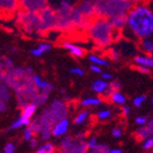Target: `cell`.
I'll list each match as a JSON object with an SVG mask.
<instances>
[{
	"instance_id": "obj_9",
	"label": "cell",
	"mask_w": 153,
	"mask_h": 153,
	"mask_svg": "<svg viewBox=\"0 0 153 153\" xmlns=\"http://www.w3.org/2000/svg\"><path fill=\"white\" fill-rule=\"evenodd\" d=\"M49 5L48 0H19V10L32 12H41Z\"/></svg>"
},
{
	"instance_id": "obj_36",
	"label": "cell",
	"mask_w": 153,
	"mask_h": 153,
	"mask_svg": "<svg viewBox=\"0 0 153 153\" xmlns=\"http://www.w3.org/2000/svg\"><path fill=\"white\" fill-rule=\"evenodd\" d=\"M143 149H145L147 151L153 150V136L149 137L148 139L143 141Z\"/></svg>"
},
{
	"instance_id": "obj_40",
	"label": "cell",
	"mask_w": 153,
	"mask_h": 153,
	"mask_svg": "<svg viewBox=\"0 0 153 153\" xmlns=\"http://www.w3.org/2000/svg\"><path fill=\"white\" fill-rule=\"evenodd\" d=\"M89 69H91V72H94V74H102V72H103L102 67L98 66V65L91 64V67H89Z\"/></svg>"
},
{
	"instance_id": "obj_17",
	"label": "cell",
	"mask_w": 153,
	"mask_h": 153,
	"mask_svg": "<svg viewBox=\"0 0 153 153\" xmlns=\"http://www.w3.org/2000/svg\"><path fill=\"white\" fill-rule=\"evenodd\" d=\"M103 102V99L100 97H87V98H84L81 100L80 104L83 106V108H96V106H99Z\"/></svg>"
},
{
	"instance_id": "obj_30",
	"label": "cell",
	"mask_w": 153,
	"mask_h": 153,
	"mask_svg": "<svg viewBox=\"0 0 153 153\" xmlns=\"http://www.w3.org/2000/svg\"><path fill=\"white\" fill-rule=\"evenodd\" d=\"M111 135H112L113 138L118 139L123 135V129L121 127H114L111 130Z\"/></svg>"
},
{
	"instance_id": "obj_50",
	"label": "cell",
	"mask_w": 153,
	"mask_h": 153,
	"mask_svg": "<svg viewBox=\"0 0 153 153\" xmlns=\"http://www.w3.org/2000/svg\"><path fill=\"white\" fill-rule=\"evenodd\" d=\"M148 124H149V126H150V127H151V128H152V129H153V118H152V119H149V121H148Z\"/></svg>"
},
{
	"instance_id": "obj_51",
	"label": "cell",
	"mask_w": 153,
	"mask_h": 153,
	"mask_svg": "<svg viewBox=\"0 0 153 153\" xmlns=\"http://www.w3.org/2000/svg\"><path fill=\"white\" fill-rule=\"evenodd\" d=\"M151 1H152V0H141V2L148 3V4H149V3H150V2H151Z\"/></svg>"
},
{
	"instance_id": "obj_25",
	"label": "cell",
	"mask_w": 153,
	"mask_h": 153,
	"mask_svg": "<svg viewBox=\"0 0 153 153\" xmlns=\"http://www.w3.org/2000/svg\"><path fill=\"white\" fill-rule=\"evenodd\" d=\"M36 110V105L35 104H28L27 106H25L24 108H22V116H24V117H27V118H30L33 116L34 112H35Z\"/></svg>"
},
{
	"instance_id": "obj_45",
	"label": "cell",
	"mask_w": 153,
	"mask_h": 153,
	"mask_svg": "<svg viewBox=\"0 0 153 153\" xmlns=\"http://www.w3.org/2000/svg\"><path fill=\"white\" fill-rule=\"evenodd\" d=\"M4 64H3V66H4V68H7V69H12V67H13V62L10 59H7L5 57L4 60Z\"/></svg>"
},
{
	"instance_id": "obj_1",
	"label": "cell",
	"mask_w": 153,
	"mask_h": 153,
	"mask_svg": "<svg viewBox=\"0 0 153 153\" xmlns=\"http://www.w3.org/2000/svg\"><path fill=\"white\" fill-rule=\"evenodd\" d=\"M121 35L132 42L153 37V9L150 4L139 2L127 15V27Z\"/></svg>"
},
{
	"instance_id": "obj_10",
	"label": "cell",
	"mask_w": 153,
	"mask_h": 153,
	"mask_svg": "<svg viewBox=\"0 0 153 153\" xmlns=\"http://www.w3.org/2000/svg\"><path fill=\"white\" fill-rule=\"evenodd\" d=\"M133 64L135 66H143L148 67L153 70V55L147 54V53H139L133 56Z\"/></svg>"
},
{
	"instance_id": "obj_15",
	"label": "cell",
	"mask_w": 153,
	"mask_h": 153,
	"mask_svg": "<svg viewBox=\"0 0 153 153\" xmlns=\"http://www.w3.org/2000/svg\"><path fill=\"white\" fill-rule=\"evenodd\" d=\"M87 151H88V149L86 146V141H84V139L81 138H76V141L71 148L63 153H87Z\"/></svg>"
},
{
	"instance_id": "obj_23",
	"label": "cell",
	"mask_w": 153,
	"mask_h": 153,
	"mask_svg": "<svg viewBox=\"0 0 153 153\" xmlns=\"http://www.w3.org/2000/svg\"><path fill=\"white\" fill-rule=\"evenodd\" d=\"M89 116H91V113L87 110H83L81 112H79L76 114V116L74 119V124H82L88 119Z\"/></svg>"
},
{
	"instance_id": "obj_29",
	"label": "cell",
	"mask_w": 153,
	"mask_h": 153,
	"mask_svg": "<svg viewBox=\"0 0 153 153\" xmlns=\"http://www.w3.org/2000/svg\"><path fill=\"white\" fill-rule=\"evenodd\" d=\"M146 100H147V96H145V95L136 96V97L133 99V101H132V102H133V106H135V108H140Z\"/></svg>"
},
{
	"instance_id": "obj_34",
	"label": "cell",
	"mask_w": 153,
	"mask_h": 153,
	"mask_svg": "<svg viewBox=\"0 0 153 153\" xmlns=\"http://www.w3.org/2000/svg\"><path fill=\"white\" fill-rule=\"evenodd\" d=\"M9 97H10V95H9V91H7V87L4 84H1V85H0V99L7 100Z\"/></svg>"
},
{
	"instance_id": "obj_2",
	"label": "cell",
	"mask_w": 153,
	"mask_h": 153,
	"mask_svg": "<svg viewBox=\"0 0 153 153\" xmlns=\"http://www.w3.org/2000/svg\"><path fill=\"white\" fill-rule=\"evenodd\" d=\"M85 32L94 45L99 48H110L121 36L120 32L113 28L110 19L103 17L94 18Z\"/></svg>"
},
{
	"instance_id": "obj_42",
	"label": "cell",
	"mask_w": 153,
	"mask_h": 153,
	"mask_svg": "<svg viewBox=\"0 0 153 153\" xmlns=\"http://www.w3.org/2000/svg\"><path fill=\"white\" fill-rule=\"evenodd\" d=\"M38 48L41 49L42 51H43L44 53L47 52V51H49L51 49V45L50 44H47V43H42L39 44V46H38Z\"/></svg>"
},
{
	"instance_id": "obj_43",
	"label": "cell",
	"mask_w": 153,
	"mask_h": 153,
	"mask_svg": "<svg viewBox=\"0 0 153 153\" xmlns=\"http://www.w3.org/2000/svg\"><path fill=\"white\" fill-rule=\"evenodd\" d=\"M14 151H15L14 145L11 143H7V146L4 147V153H14Z\"/></svg>"
},
{
	"instance_id": "obj_11",
	"label": "cell",
	"mask_w": 153,
	"mask_h": 153,
	"mask_svg": "<svg viewBox=\"0 0 153 153\" xmlns=\"http://www.w3.org/2000/svg\"><path fill=\"white\" fill-rule=\"evenodd\" d=\"M62 46L66 49L72 56L74 57H78V59H81V57H84L85 55V50H84L83 48L80 47V46L76 45V44H72L69 43V42H63Z\"/></svg>"
},
{
	"instance_id": "obj_28",
	"label": "cell",
	"mask_w": 153,
	"mask_h": 153,
	"mask_svg": "<svg viewBox=\"0 0 153 153\" xmlns=\"http://www.w3.org/2000/svg\"><path fill=\"white\" fill-rule=\"evenodd\" d=\"M55 150L54 146L51 143H47L37 149L36 153H53Z\"/></svg>"
},
{
	"instance_id": "obj_56",
	"label": "cell",
	"mask_w": 153,
	"mask_h": 153,
	"mask_svg": "<svg viewBox=\"0 0 153 153\" xmlns=\"http://www.w3.org/2000/svg\"><path fill=\"white\" fill-rule=\"evenodd\" d=\"M53 153H55V152H53Z\"/></svg>"
},
{
	"instance_id": "obj_37",
	"label": "cell",
	"mask_w": 153,
	"mask_h": 153,
	"mask_svg": "<svg viewBox=\"0 0 153 153\" xmlns=\"http://www.w3.org/2000/svg\"><path fill=\"white\" fill-rule=\"evenodd\" d=\"M34 135H35V133H34V131L32 130L31 127L27 128V129L25 130L24 137H25V139H27V140H31V139L34 137Z\"/></svg>"
},
{
	"instance_id": "obj_3",
	"label": "cell",
	"mask_w": 153,
	"mask_h": 153,
	"mask_svg": "<svg viewBox=\"0 0 153 153\" xmlns=\"http://www.w3.org/2000/svg\"><path fill=\"white\" fill-rule=\"evenodd\" d=\"M135 4L133 0H96L97 17L111 19L116 16H127Z\"/></svg>"
},
{
	"instance_id": "obj_27",
	"label": "cell",
	"mask_w": 153,
	"mask_h": 153,
	"mask_svg": "<svg viewBox=\"0 0 153 153\" xmlns=\"http://www.w3.org/2000/svg\"><path fill=\"white\" fill-rule=\"evenodd\" d=\"M28 124H30V119L22 116V117L19 118V119H17L16 121L12 124V127H11L10 130H14V129H17V128L22 127V126H28Z\"/></svg>"
},
{
	"instance_id": "obj_46",
	"label": "cell",
	"mask_w": 153,
	"mask_h": 153,
	"mask_svg": "<svg viewBox=\"0 0 153 153\" xmlns=\"http://www.w3.org/2000/svg\"><path fill=\"white\" fill-rule=\"evenodd\" d=\"M53 89H54V85L48 83V85L46 86L44 89H42V91H43V93H46V94H50V91H52Z\"/></svg>"
},
{
	"instance_id": "obj_31",
	"label": "cell",
	"mask_w": 153,
	"mask_h": 153,
	"mask_svg": "<svg viewBox=\"0 0 153 153\" xmlns=\"http://www.w3.org/2000/svg\"><path fill=\"white\" fill-rule=\"evenodd\" d=\"M32 79H33V82L35 84L36 87H39V88L44 89L46 86L48 85V83L46 81H44L43 79H41L38 76H32Z\"/></svg>"
},
{
	"instance_id": "obj_47",
	"label": "cell",
	"mask_w": 153,
	"mask_h": 153,
	"mask_svg": "<svg viewBox=\"0 0 153 153\" xmlns=\"http://www.w3.org/2000/svg\"><path fill=\"white\" fill-rule=\"evenodd\" d=\"M31 53L33 55H35V56H41L44 52L39 49V48H37V49H33V50H31Z\"/></svg>"
},
{
	"instance_id": "obj_33",
	"label": "cell",
	"mask_w": 153,
	"mask_h": 153,
	"mask_svg": "<svg viewBox=\"0 0 153 153\" xmlns=\"http://www.w3.org/2000/svg\"><path fill=\"white\" fill-rule=\"evenodd\" d=\"M122 87V84L119 80H112L110 82V89L114 93V91H120Z\"/></svg>"
},
{
	"instance_id": "obj_22",
	"label": "cell",
	"mask_w": 153,
	"mask_h": 153,
	"mask_svg": "<svg viewBox=\"0 0 153 153\" xmlns=\"http://www.w3.org/2000/svg\"><path fill=\"white\" fill-rule=\"evenodd\" d=\"M108 55L111 60L114 61V62H120V61L122 60V57H123L117 46H115V47H110Z\"/></svg>"
},
{
	"instance_id": "obj_54",
	"label": "cell",
	"mask_w": 153,
	"mask_h": 153,
	"mask_svg": "<svg viewBox=\"0 0 153 153\" xmlns=\"http://www.w3.org/2000/svg\"><path fill=\"white\" fill-rule=\"evenodd\" d=\"M151 103L153 104V96H152V98H151Z\"/></svg>"
},
{
	"instance_id": "obj_44",
	"label": "cell",
	"mask_w": 153,
	"mask_h": 153,
	"mask_svg": "<svg viewBox=\"0 0 153 153\" xmlns=\"http://www.w3.org/2000/svg\"><path fill=\"white\" fill-rule=\"evenodd\" d=\"M101 76H102V79L106 80V81H112L113 78H114V76H113V74H111V72H104V71L102 72Z\"/></svg>"
},
{
	"instance_id": "obj_6",
	"label": "cell",
	"mask_w": 153,
	"mask_h": 153,
	"mask_svg": "<svg viewBox=\"0 0 153 153\" xmlns=\"http://www.w3.org/2000/svg\"><path fill=\"white\" fill-rule=\"evenodd\" d=\"M45 113L48 115V117L50 118L51 121L53 123H56L60 120L67 118V114H68V108L65 102L62 100H54L51 103L50 108L45 111Z\"/></svg>"
},
{
	"instance_id": "obj_35",
	"label": "cell",
	"mask_w": 153,
	"mask_h": 153,
	"mask_svg": "<svg viewBox=\"0 0 153 153\" xmlns=\"http://www.w3.org/2000/svg\"><path fill=\"white\" fill-rule=\"evenodd\" d=\"M99 143V141H98V138L96 136H91L88 138V140L86 141V146H87V149H93V148H95L97 145Z\"/></svg>"
},
{
	"instance_id": "obj_4",
	"label": "cell",
	"mask_w": 153,
	"mask_h": 153,
	"mask_svg": "<svg viewBox=\"0 0 153 153\" xmlns=\"http://www.w3.org/2000/svg\"><path fill=\"white\" fill-rule=\"evenodd\" d=\"M18 27L25 34H43L42 19L39 12H32L26 10H18L17 12Z\"/></svg>"
},
{
	"instance_id": "obj_14",
	"label": "cell",
	"mask_w": 153,
	"mask_h": 153,
	"mask_svg": "<svg viewBox=\"0 0 153 153\" xmlns=\"http://www.w3.org/2000/svg\"><path fill=\"white\" fill-rule=\"evenodd\" d=\"M68 127H69V120L67 119V118L60 120V121L54 124V127H53V129H52V135L53 136H57V137L62 136V135L67 133Z\"/></svg>"
},
{
	"instance_id": "obj_19",
	"label": "cell",
	"mask_w": 153,
	"mask_h": 153,
	"mask_svg": "<svg viewBox=\"0 0 153 153\" xmlns=\"http://www.w3.org/2000/svg\"><path fill=\"white\" fill-rule=\"evenodd\" d=\"M88 60L91 62V64L94 65H98L100 67H108L110 66V62H108L106 59L100 56V55L97 54H91L88 56Z\"/></svg>"
},
{
	"instance_id": "obj_32",
	"label": "cell",
	"mask_w": 153,
	"mask_h": 153,
	"mask_svg": "<svg viewBox=\"0 0 153 153\" xmlns=\"http://www.w3.org/2000/svg\"><path fill=\"white\" fill-rule=\"evenodd\" d=\"M148 121H149V118L147 117V116H143V115L137 116V117H135V119H134L135 124H137L138 127H143V126H146V124L148 123Z\"/></svg>"
},
{
	"instance_id": "obj_5",
	"label": "cell",
	"mask_w": 153,
	"mask_h": 153,
	"mask_svg": "<svg viewBox=\"0 0 153 153\" xmlns=\"http://www.w3.org/2000/svg\"><path fill=\"white\" fill-rule=\"evenodd\" d=\"M42 19V28H43V34H48L49 32L56 30L57 28V15L51 5L47 7L46 9L42 10L39 12Z\"/></svg>"
},
{
	"instance_id": "obj_21",
	"label": "cell",
	"mask_w": 153,
	"mask_h": 153,
	"mask_svg": "<svg viewBox=\"0 0 153 153\" xmlns=\"http://www.w3.org/2000/svg\"><path fill=\"white\" fill-rule=\"evenodd\" d=\"M113 115V111L111 108H101L98 112L96 113V118L99 120V121H105V120L110 119Z\"/></svg>"
},
{
	"instance_id": "obj_20",
	"label": "cell",
	"mask_w": 153,
	"mask_h": 153,
	"mask_svg": "<svg viewBox=\"0 0 153 153\" xmlns=\"http://www.w3.org/2000/svg\"><path fill=\"white\" fill-rule=\"evenodd\" d=\"M76 141V138L72 136H66L61 140L60 143V150H61V153L63 152H66L68 151L70 148L72 147V145Z\"/></svg>"
},
{
	"instance_id": "obj_39",
	"label": "cell",
	"mask_w": 153,
	"mask_h": 153,
	"mask_svg": "<svg viewBox=\"0 0 153 153\" xmlns=\"http://www.w3.org/2000/svg\"><path fill=\"white\" fill-rule=\"evenodd\" d=\"M70 74H74L76 76H84V70L82 68H79V67H74L70 69Z\"/></svg>"
},
{
	"instance_id": "obj_8",
	"label": "cell",
	"mask_w": 153,
	"mask_h": 153,
	"mask_svg": "<svg viewBox=\"0 0 153 153\" xmlns=\"http://www.w3.org/2000/svg\"><path fill=\"white\" fill-rule=\"evenodd\" d=\"M76 7L85 18L93 20L97 17V7H96V0H79Z\"/></svg>"
},
{
	"instance_id": "obj_24",
	"label": "cell",
	"mask_w": 153,
	"mask_h": 153,
	"mask_svg": "<svg viewBox=\"0 0 153 153\" xmlns=\"http://www.w3.org/2000/svg\"><path fill=\"white\" fill-rule=\"evenodd\" d=\"M110 147L105 143H99L95 148L89 149L87 151V153H110Z\"/></svg>"
},
{
	"instance_id": "obj_52",
	"label": "cell",
	"mask_w": 153,
	"mask_h": 153,
	"mask_svg": "<svg viewBox=\"0 0 153 153\" xmlns=\"http://www.w3.org/2000/svg\"><path fill=\"white\" fill-rule=\"evenodd\" d=\"M61 93H62V94H65V93H66V89H65V88H62V89H61Z\"/></svg>"
},
{
	"instance_id": "obj_18",
	"label": "cell",
	"mask_w": 153,
	"mask_h": 153,
	"mask_svg": "<svg viewBox=\"0 0 153 153\" xmlns=\"http://www.w3.org/2000/svg\"><path fill=\"white\" fill-rule=\"evenodd\" d=\"M108 100H111V102L114 103V104L116 105H124L127 104V97H126V95L124 94H122L120 91H114V93L112 94V96L110 97V99Z\"/></svg>"
},
{
	"instance_id": "obj_13",
	"label": "cell",
	"mask_w": 153,
	"mask_h": 153,
	"mask_svg": "<svg viewBox=\"0 0 153 153\" xmlns=\"http://www.w3.org/2000/svg\"><path fill=\"white\" fill-rule=\"evenodd\" d=\"M153 136V129L149 126L148 123L143 127H139L135 132V137L138 141H145L146 139H148L149 137Z\"/></svg>"
},
{
	"instance_id": "obj_16",
	"label": "cell",
	"mask_w": 153,
	"mask_h": 153,
	"mask_svg": "<svg viewBox=\"0 0 153 153\" xmlns=\"http://www.w3.org/2000/svg\"><path fill=\"white\" fill-rule=\"evenodd\" d=\"M111 24H112L113 28L116 31L122 33L126 27H127V16H116L110 19Z\"/></svg>"
},
{
	"instance_id": "obj_7",
	"label": "cell",
	"mask_w": 153,
	"mask_h": 153,
	"mask_svg": "<svg viewBox=\"0 0 153 153\" xmlns=\"http://www.w3.org/2000/svg\"><path fill=\"white\" fill-rule=\"evenodd\" d=\"M18 10L19 0H0V18H12Z\"/></svg>"
},
{
	"instance_id": "obj_26",
	"label": "cell",
	"mask_w": 153,
	"mask_h": 153,
	"mask_svg": "<svg viewBox=\"0 0 153 153\" xmlns=\"http://www.w3.org/2000/svg\"><path fill=\"white\" fill-rule=\"evenodd\" d=\"M48 96H49V94H46V93H43V91H42V94H38L35 98L32 100V103L35 105L44 104V103L48 100Z\"/></svg>"
},
{
	"instance_id": "obj_38",
	"label": "cell",
	"mask_w": 153,
	"mask_h": 153,
	"mask_svg": "<svg viewBox=\"0 0 153 153\" xmlns=\"http://www.w3.org/2000/svg\"><path fill=\"white\" fill-rule=\"evenodd\" d=\"M121 114H122V116L123 117H129L130 115H131V113H132V108H131V106H130L129 104H124V105H122L121 106Z\"/></svg>"
},
{
	"instance_id": "obj_53",
	"label": "cell",
	"mask_w": 153,
	"mask_h": 153,
	"mask_svg": "<svg viewBox=\"0 0 153 153\" xmlns=\"http://www.w3.org/2000/svg\"><path fill=\"white\" fill-rule=\"evenodd\" d=\"M149 4H150V7H152V9H153V0H152V1H151L150 3H149Z\"/></svg>"
},
{
	"instance_id": "obj_41",
	"label": "cell",
	"mask_w": 153,
	"mask_h": 153,
	"mask_svg": "<svg viewBox=\"0 0 153 153\" xmlns=\"http://www.w3.org/2000/svg\"><path fill=\"white\" fill-rule=\"evenodd\" d=\"M134 68L137 70V71H139L140 74H149L151 72V69L150 68H148V67H143V66H135L134 65Z\"/></svg>"
},
{
	"instance_id": "obj_49",
	"label": "cell",
	"mask_w": 153,
	"mask_h": 153,
	"mask_svg": "<svg viewBox=\"0 0 153 153\" xmlns=\"http://www.w3.org/2000/svg\"><path fill=\"white\" fill-rule=\"evenodd\" d=\"M37 143H38L37 139L34 138V137H33V138L31 139V147H32V148H35V147L37 146Z\"/></svg>"
},
{
	"instance_id": "obj_55",
	"label": "cell",
	"mask_w": 153,
	"mask_h": 153,
	"mask_svg": "<svg viewBox=\"0 0 153 153\" xmlns=\"http://www.w3.org/2000/svg\"><path fill=\"white\" fill-rule=\"evenodd\" d=\"M151 55H153V46H152V51H151Z\"/></svg>"
},
{
	"instance_id": "obj_48",
	"label": "cell",
	"mask_w": 153,
	"mask_h": 153,
	"mask_svg": "<svg viewBox=\"0 0 153 153\" xmlns=\"http://www.w3.org/2000/svg\"><path fill=\"white\" fill-rule=\"evenodd\" d=\"M110 153H123V150L121 148H111Z\"/></svg>"
},
{
	"instance_id": "obj_12",
	"label": "cell",
	"mask_w": 153,
	"mask_h": 153,
	"mask_svg": "<svg viewBox=\"0 0 153 153\" xmlns=\"http://www.w3.org/2000/svg\"><path fill=\"white\" fill-rule=\"evenodd\" d=\"M110 88V82L106 81L104 79H97L96 81H94V83L91 84V89L95 94L97 95H104L105 91Z\"/></svg>"
}]
</instances>
